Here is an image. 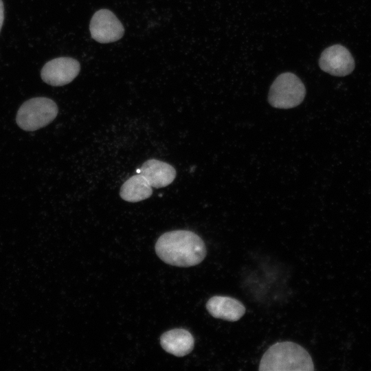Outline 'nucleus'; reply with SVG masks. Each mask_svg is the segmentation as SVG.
I'll return each instance as SVG.
<instances>
[{
	"instance_id": "423d86ee",
	"label": "nucleus",
	"mask_w": 371,
	"mask_h": 371,
	"mask_svg": "<svg viewBox=\"0 0 371 371\" xmlns=\"http://www.w3.org/2000/svg\"><path fill=\"white\" fill-rule=\"evenodd\" d=\"M80 65L69 57H59L47 62L43 67L42 80L52 86H63L71 82L78 74Z\"/></svg>"
},
{
	"instance_id": "9b49d317",
	"label": "nucleus",
	"mask_w": 371,
	"mask_h": 371,
	"mask_svg": "<svg viewBox=\"0 0 371 371\" xmlns=\"http://www.w3.org/2000/svg\"><path fill=\"white\" fill-rule=\"evenodd\" d=\"M152 186L140 174L127 179L121 186L120 197L128 202H139L149 198L153 194Z\"/></svg>"
},
{
	"instance_id": "20e7f679",
	"label": "nucleus",
	"mask_w": 371,
	"mask_h": 371,
	"mask_svg": "<svg viewBox=\"0 0 371 371\" xmlns=\"http://www.w3.org/2000/svg\"><path fill=\"white\" fill-rule=\"evenodd\" d=\"M305 95L306 89L301 80L294 74L286 72L279 75L272 83L268 101L275 108L287 109L298 106Z\"/></svg>"
},
{
	"instance_id": "9d476101",
	"label": "nucleus",
	"mask_w": 371,
	"mask_h": 371,
	"mask_svg": "<svg viewBox=\"0 0 371 371\" xmlns=\"http://www.w3.org/2000/svg\"><path fill=\"white\" fill-rule=\"evenodd\" d=\"M160 344L167 352L177 357H183L192 350L194 340L187 330L175 328L164 333L160 337Z\"/></svg>"
},
{
	"instance_id": "1a4fd4ad",
	"label": "nucleus",
	"mask_w": 371,
	"mask_h": 371,
	"mask_svg": "<svg viewBox=\"0 0 371 371\" xmlns=\"http://www.w3.org/2000/svg\"><path fill=\"white\" fill-rule=\"evenodd\" d=\"M140 172L149 183L156 188L170 185L176 177V170L168 163L151 159L146 161L139 168Z\"/></svg>"
},
{
	"instance_id": "0eeeda50",
	"label": "nucleus",
	"mask_w": 371,
	"mask_h": 371,
	"mask_svg": "<svg viewBox=\"0 0 371 371\" xmlns=\"http://www.w3.org/2000/svg\"><path fill=\"white\" fill-rule=\"evenodd\" d=\"M319 65L325 72L335 76H345L355 68V60L349 50L341 45H334L321 54Z\"/></svg>"
},
{
	"instance_id": "f257e3e1",
	"label": "nucleus",
	"mask_w": 371,
	"mask_h": 371,
	"mask_svg": "<svg viewBox=\"0 0 371 371\" xmlns=\"http://www.w3.org/2000/svg\"><path fill=\"white\" fill-rule=\"evenodd\" d=\"M155 251L164 262L177 267L196 265L203 261L207 254L203 240L188 230L163 234L156 243Z\"/></svg>"
},
{
	"instance_id": "39448f33",
	"label": "nucleus",
	"mask_w": 371,
	"mask_h": 371,
	"mask_svg": "<svg viewBox=\"0 0 371 371\" xmlns=\"http://www.w3.org/2000/svg\"><path fill=\"white\" fill-rule=\"evenodd\" d=\"M89 30L91 37L101 43H108L120 39L124 33V28L109 10L101 9L92 16Z\"/></svg>"
},
{
	"instance_id": "7ed1b4c3",
	"label": "nucleus",
	"mask_w": 371,
	"mask_h": 371,
	"mask_svg": "<svg viewBox=\"0 0 371 371\" xmlns=\"http://www.w3.org/2000/svg\"><path fill=\"white\" fill-rule=\"evenodd\" d=\"M58 111V106L54 100L44 97L34 98L21 106L16 121L22 129L33 131L52 122Z\"/></svg>"
},
{
	"instance_id": "f8f14e48",
	"label": "nucleus",
	"mask_w": 371,
	"mask_h": 371,
	"mask_svg": "<svg viewBox=\"0 0 371 371\" xmlns=\"http://www.w3.org/2000/svg\"><path fill=\"white\" fill-rule=\"evenodd\" d=\"M4 20V7L2 0H0V32Z\"/></svg>"
},
{
	"instance_id": "f03ea898",
	"label": "nucleus",
	"mask_w": 371,
	"mask_h": 371,
	"mask_svg": "<svg viewBox=\"0 0 371 371\" xmlns=\"http://www.w3.org/2000/svg\"><path fill=\"white\" fill-rule=\"evenodd\" d=\"M260 371H312L314 365L308 352L300 345L282 341L270 346L262 355Z\"/></svg>"
},
{
	"instance_id": "6e6552de",
	"label": "nucleus",
	"mask_w": 371,
	"mask_h": 371,
	"mask_svg": "<svg viewBox=\"0 0 371 371\" xmlns=\"http://www.w3.org/2000/svg\"><path fill=\"white\" fill-rule=\"evenodd\" d=\"M206 308L214 317L229 322L240 319L246 308L239 300L227 296L215 295L206 303Z\"/></svg>"
}]
</instances>
